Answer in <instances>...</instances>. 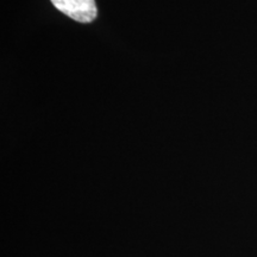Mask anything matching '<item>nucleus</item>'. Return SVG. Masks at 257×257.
Wrapping results in <instances>:
<instances>
[{
	"instance_id": "obj_1",
	"label": "nucleus",
	"mask_w": 257,
	"mask_h": 257,
	"mask_svg": "<svg viewBox=\"0 0 257 257\" xmlns=\"http://www.w3.org/2000/svg\"><path fill=\"white\" fill-rule=\"evenodd\" d=\"M66 16L80 23H91L98 15L95 0H50Z\"/></svg>"
}]
</instances>
